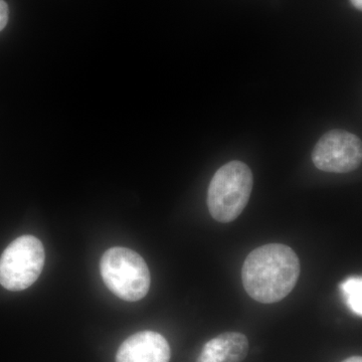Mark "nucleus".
I'll return each mask as SVG.
<instances>
[{"label": "nucleus", "mask_w": 362, "mask_h": 362, "mask_svg": "<svg viewBox=\"0 0 362 362\" xmlns=\"http://www.w3.org/2000/svg\"><path fill=\"white\" fill-rule=\"evenodd\" d=\"M105 285L120 299L136 302L149 291L150 272L144 259L126 247H116L105 252L100 262Z\"/></svg>", "instance_id": "obj_3"}, {"label": "nucleus", "mask_w": 362, "mask_h": 362, "mask_svg": "<svg viewBox=\"0 0 362 362\" xmlns=\"http://www.w3.org/2000/svg\"><path fill=\"white\" fill-rule=\"evenodd\" d=\"M301 273L296 252L283 244L257 247L245 259L242 280L249 296L259 303H277L294 289Z\"/></svg>", "instance_id": "obj_1"}, {"label": "nucleus", "mask_w": 362, "mask_h": 362, "mask_svg": "<svg viewBox=\"0 0 362 362\" xmlns=\"http://www.w3.org/2000/svg\"><path fill=\"white\" fill-rule=\"evenodd\" d=\"M252 173L246 163L230 161L211 178L207 190V206L214 220L221 223L237 220L251 197Z\"/></svg>", "instance_id": "obj_2"}, {"label": "nucleus", "mask_w": 362, "mask_h": 362, "mask_svg": "<svg viewBox=\"0 0 362 362\" xmlns=\"http://www.w3.org/2000/svg\"><path fill=\"white\" fill-rule=\"evenodd\" d=\"M249 352V340L240 332L221 333L204 344L197 362H240Z\"/></svg>", "instance_id": "obj_7"}, {"label": "nucleus", "mask_w": 362, "mask_h": 362, "mask_svg": "<svg viewBox=\"0 0 362 362\" xmlns=\"http://www.w3.org/2000/svg\"><path fill=\"white\" fill-rule=\"evenodd\" d=\"M8 21V6L4 0H0V32L6 28Z\"/></svg>", "instance_id": "obj_9"}, {"label": "nucleus", "mask_w": 362, "mask_h": 362, "mask_svg": "<svg viewBox=\"0 0 362 362\" xmlns=\"http://www.w3.org/2000/svg\"><path fill=\"white\" fill-rule=\"evenodd\" d=\"M361 140L344 130L325 133L312 152L314 165L325 173H351L361 165Z\"/></svg>", "instance_id": "obj_5"}, {"label": "nucleus", "mask_w": 362, "mask_h": 362, "mask_svg": "<svg viewBox=\"0 0 362 362\" xmlns=\"http://www.w3.org/2000/svg\"><path fill=\"white\" fill-rule=\"evenodd\" d=\"M171 351L168 340L154 331H141L121 344L116 362H169Z\"/></svg>", "instance_id": "obj_6"}, {"label": "nucleus", "mask_w": 362, "mask_h": 362, "mask_svg": "<svg viewBox=\"0 0 362 362\" xmlns=\"http://www.w3.org/2000/svg\"><path fill=\"white\" fill-rule=\"evenodd\" d=\"M350 1H351V4H354V6H356V8L359 9V11H361L362 0H350Z\"/></svg>", "instance_id": "obj_11"}, {"label": "nucleus", "mask_w": 362, "mask_h": 362, "mask_svg": "<svg viewBox=\"0 0 362 362\" xmlns=\"http://www.w3.org/2000/svg\"><path fill=\"white\" fill-rule=\"evenodd\" d=\"M45 265L42 242L33 235H23L4 250L0 258V284L11 291L30 287Z\"/></svg>", "instance_id": "obj_4"}, {"label": "nucleus", "mask_w": 362, "mask_h": 362, "mask_svg": "<svg viewBox=\"0 0 362 362\" xmlns=\"http://www.w3.org/2000/svg\"><path fill=\"white\" fill-rule=\"evenodd\" d=\"M340 290L350 310L362 316V279L350 277L340 284Z\"/></svg>", "instance_id": "obj_8"}, {"label": "nucleus", "mask_w": 362, "mask_h": 362, "mask_svg": "<svg viewBox=\"0 0 362 362\" xmlns=\"http://www.w3.org/2000/svg\"><path fill=\"white\" fill-rule=\"evenodd\" d=\"M342 362H362L361 356H351Z\"/></svg>", "instance_id": "obj_10"}]
</instances>
